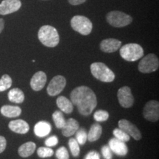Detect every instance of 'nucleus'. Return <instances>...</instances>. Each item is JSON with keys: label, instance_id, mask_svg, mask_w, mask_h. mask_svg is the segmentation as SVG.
<instances>
[{"label": "nucleus", "instance_id": "nucleus-1", "mask_svg": "<svg viewBox=\"0 0 159 159\" xmlns=\"http://www.w3.org/2000/svg\"><path fill=\"white\" fill-rule=\"evenodd\" d=\"M71 102L77 108L83 116H89L97 107V99L95 93L85 85L74 89L70 94Z\"/></svg>", "mask_w": 159, "mask_h": 159}, {"label": "nucleus", "instance_id": "nucleus-2", "mask_svg": "<svg viewBox=\"0 0 159 159\" xmlns=\"http://www.w3.org/2000/svg\"><path fill=\"white\" fill-rule=\"evenodd\" d=\"M38 38L43 45L51 48L57 46L60 41L57 30L50 25L42 26L38 33Z\"/></svg>", "mask_w": 159, "mask_h": 159}, {"label": "nucleus", "instance_id": "nucleus-3", "mask_svg": "<svg viewBox=\"0 0 159 159\" xmlns=\"http://www.w3.org/2000/svg\"><path fill=\"white\" fill-rule=\"evenodd\" d=\"M91 72L95 78L104 83L113 82L115 79L114 71L109 69L105 63L101 62L93 63L90 66Z\"/></svg>", "mask_w": 159, "mask_h": 159}, {"label": "nucleus", "instance_id": "nucleus-4", "mask_svg": "<svg viewBox=\"0 0 159 159\" xmlns=\"http://www.w3.org/2000/svg\"><path fill=\"white\" fill-rule=\"evenodd\" d=\"M119 54L123 59L130 62L138 61L144 56V49L138 43H130L120 47Z\"/></svg>", "mask_w": 159, "mask_h": 159}, {"label": "nucleus", "instance_id": "nucleus-5", "mask_svg": "<svg viewBox=\"0 0 159 159\" xmlns=\"http://www.w3.org/2000/svg\"><path fill=\"white\" fill-rule=\"evenodd\" d=\"M107 21L114 27H123L128 26L133 21V18L130 15L121 11H111L106 16Z\"/></svg>", "mask_w": 159, "mask_h": 159}, {"label": "nucleus", "instance_id": "nucleus-6", "mask_svg": "<svg viewBox=\"0 0 159 159\" xmlns=\"http://www.w3.org/2000/svg\"><path fill=\"white\" fill-rule=\"evenodd\" d=\"M71 28L83 35H88L91 33L93 25L88 18L83 16H75L71 19Z\"/></svg>", "mask_w": 159, "mask_h": 159}, {"label": "nucleus", "instance_id": "nucleus-7", "mask_svg": "<svg viewBox=\"0 0 159 159\" xmlns=\"http://www.w3.org/2000/svg\"><path fill=\"white\" fill-rule=\"evenodd\" d=\"M159 67V61L158 57L153 53L147 55L141 60L138 65V69L140 72L149 74L158 70Z\"/></svg>", "mask_w": 159, "mask_h": 159}, {"label": "nucleus", "instance_id": "nucleus-8", "mask_svg": "<svg viewBox=\"0 0 159 159\" xmlns=\"http://www.w3.org/2000/svg\"><path fill=\"white\" fill-rule=\"evenodd\" d=\"M66 85V80L63 76L57 75L49 82L47 88V94L51 97H55L61 94Z\"/></svg>", "mask_w": 159, "mask_h": 159}, {"label": "nucleus", "instance_id": "nucleus-9", "mask_svg": "<svg viewBox=\"0 0 159 159\" xmlns=\"http://www.w3.org/2000/svg\"><path fill=\"white\" fill-rule=\"evenodd\" d=\"M143 116L147 120L152 122H158L159 119V102L157 100H150L145 105Z\"/></svg>", "mask_w": 159, "mask_h": 159}, {"label": "nucleus", "instance_id": "nucleus-10", "mask_svg": "<svg viewBox=\"0 0 159 159\" xmlns=\"http://www.w3.org/2000/svg\"><path fill=\"white\" fill-rule=\"evenodd\" d=\"M117 97L119 104L125 108H130L134 103V97L128 86H123L119 89L117 92Z\"/></svg>", "mask_w": 159, "mask_h": 159}, {"label": "nucleus", "instance_id": "nucleus-11", "mask_svg": "<svg viewBox=\"0 0 159 159\" xmlns=\"http://www.w3.org/2000/svg\"><path fill=\"white\" fill-rule=\"evenodd\" d=\"M118 125L119 128L124 130L126 134H128L130 137H133L135 140L139 141L142 139V136L140 130H139V128H137L136 125L130 122V121L125 119H121V120L119 121Z\"/></svg>", "mask_w": 159, "mask_h": 159}, {"label": "nucleus", "instance_id": "nucleus-12", "mask_svg": "<svg viewBox=\"0 0 159 159\" xmlns=\"http://www.w3.org/2000/svg\"><path fill=\"white\" fill-rule=\"evenodd\" d=\"M20 0H3L0 3V15H7L16 12L21 8Z\"/></svg>", "mask_w": 159, "mask_h": 159}, {"label": "nucleus", "instance_id": "nucleus-13", "mask_svg": "<svg viewBox=\"0 0 159 159\" xmlns=\"http://www.w3.org/2000/svg\"><path fill=\"white\" fill-rule=\"evenodd\" d=\"M108 147L112 152L119 156H125L128 154V148L125 142L114 138L111 139L108 142Z\"/></svg>", "mask_w": 159, "mask_h": 159}, {"label": "nucleus", "instance_id": "nucleus-14", "mask_svg": "<svg viewBox=\"0 0 159 159\" xmlns=\"http://www.w3.org/2000/svg\"><path fill=\"white\" fill-rule=\"evenodd\" d=\"M47 75L42 71H37L30 80V86L33 90L39 91L42 90L47 83Z\"/></svg>", "mask_w": 159, "mask_h": 159}, {"label": "nucleus", "instance_id": "nucleus-15", "mask_svg": "<svg viewBox=\"0 0 159 159\" xmlns=\"http://www.w3.org/2000/svg\"><path fill=\"white\" fill-rule=\"evenodd\" d=\"M122 42L115 39H107L100 43V49L103 52L112 53L118 50L121 47Z\"/></svg>", "mask_w": 159, "mask_h": 159}, {"label": "nucleus", "instance_id": "nucleus-16", "mask_svg": "<svg viewBox=\"0 0 159 159\" xmlns=\"http://www.w3.org/2000/svg\"><path fill=\"white\" fill-rule=\"evenodd\" d=\"M8 127L13 132L19 134H27L30 130L28 123L23 119H16V120L11 121L9 122Z\"/></svg>", "mask_w": 159, "mask_h": 159}, {"label": "nucleus", "instance_id": "nucleus-17", "mask_svg": "<svg viewBox=\"0 0 159 159\" xmlns=\"http://www.w3.org/2000/svg\"><path fill=\"white\" fill-rule=\"evenodd\" d=\"M80 128V125L76 119L69 118L66 122V124L62 128V134L66 137L73 136Z\"/></svg>", "mask_w": 159, "mask_h": 159}, {"label": "nucleus", "instance_id": "nucleus-18", "mask_svg": "<svg viewBox=\"0 0 159 159\" xmlns=\"http://www.w3.org/2000/svg\"><path fill=\"white\" fill-rule=\"evenodd\" d=\"M51 130V125L46 121H40L35 124L34 127V133L35 136L40 137V138L48 136L50 134Z\"/></svg>", "mask_w": 159, "mask_h": 159}, {"label": "nucleus", "instance_id": "nucleus-19", "mask_svg": "<svg viewBox=\"0 0 159 159\" xmlns=\"http://www.w3.org/2000/svg\"><path fill=\"white\" fill-rule=\"evenodd\" d=\"M0 112L4 116L8 118H15L19 116L21 114V109L19 106L5 105H3L0 109Z\"/></svg>", "mask_w": 159, "mask_h": 159}, {"label": "nucleus", "instance_id": "nucleus-20", "mask_svg": "<svg viewBox=\"0 0 159 159\" xmlns=\"http://www.w3.org/2000/svg\"><path fill=\"white\" fill-rule=\"evenodd\" d=\"M35 149H36V144L33 142H28L19 147L18 152L22 158H27L34 153Z\"/></svg>", "mask_w": 159, "mask_h": 159}, {"label": "nucleus", "instance_id": "nucleus-21", "mask_svg": "<svg viewBox=\"0 0 159 159\" xmlns=\"http://www.w3.org/2000/svg\"><path fill=\"white\" fill-rule=\"evenodd\" d=\"M56 104L57 107L60 108V110L62 111V112H64L65 114H69L73 111L72 102L66 97L61 96L57 97Z\"/></svg>", "mask_w": 159, "mask_h": 159}, {"label": "nucleus", "instance_id": "nucleus-22", "mask_svg": "<svg viewBox=\"0 0 159 159\" xmlns=\"http://www.w3.org/2000/svg\"><path fill=\"white\" fill-rule=\"evenodd\" d=\"M102 133V128L99 124L95 123L91 125L89 134H87V139L90 142H94L100 138Z\"/></svg>", "mask_w": 159, "mask_h": 159}, {"label": "nucleus", "instance_id": "nucleus-23", "mask_svg": "<svg viewBox=\"0 0 159 159\" xmlns=\"http://www.w3.org/2000/svg\"><path fill=\"white\" fill-rule=\"evenodd\" d=\"M8 99L11 102L22 103L25 100V94L20 89L14 88L9 91Z\"/></svg>", "mask_w": 159, "mask_h": 159}, {"label": "nucleus", "instance_id": "nucleus-24", "mask_svg": "<svg viewBox=\"0 0 159 159\" xmlns=\"http://www.w3.org/2000/svg\"><path fill=\"white\" fill-rule=\"evenodd\" d=\"M52 119L53 121H54V123L55 126H56V128L58 129L62 128L65 125L66 122L64 116H63L62 112L60 111H56L53 113Z\"/></svg>", "mask_w": 159, "mask_h": 159}, {"label": "nucleus", "instance_id": "nucleus-25", "mask_svg": "<svg viewBox=\"0 0 159 159\" xmlns=\"http://www.w3.org/2000/svg\"><path fill=\"white\" fill-rule=\"evenodd\" d=\"M11 77L8 75H4L0 79V92L5 91L7 89H9L12 85Z\"/></svg>", "mask_w": 159, "mask_h": 159}, {"label": "nucleus", "instance_id": "nucleus-26", "mask_svg": "<svg viewBox=\"0 0 159 159\" xmlns=\"http://www.w3.org/2000/svg\"><path fill=\"white\" fill-rule=\"evenodd\" d=\"M113 134H114L115 138L122 141V142H128V141H130V136L120 128H115L114 130H113Z\"/></svg>", "mask_w": 159, "mask_h": 159}, {"label": "nucleus", "instance_id": "nucleus-27", "mask_svg": "<svg viewBox=\"0 0 159 159\" xmlns=\"http://www.w3.org/2000/svg\"><path fill=\"white\" fill-rule=\"evenodd\" d=\"M69 149H70L71 154L74 157H77L79 156L80 152V146L78 142L75 139L71 138L69 140Z\"/></svg>", "mask_w": 159, "mask_h": 159}, {"label": "nucleus", "instance_id": "nucleus-28", "mask_svg": "<svg viewBox=\"0 0 159 159\" xmlns=\"http://www.w3.org/2000/svg\"><path fill=\"white\" fill-rule=\"evenodd\" d=\"M37 154L40 158H48L54 155V151L49 147H41L37 150Z\"/></svg>", "mask_w": 159, "mask_h": 159}, {"label": "nucleus", "instance_id": "nucleus-29", "mask_svg": "<svg viewBox=\"0 0 159 159\" xmlns=\"http://www.w3.org/2000/svg\"><path fill=\"white\" fill-rule=\"evenodd\" d=\"M76 134V140L79 144L83 145L87 141V133L84 128H79L77 130Z\"/></svg>", "mask_w": 159, "mask_h": 159}, {"label": "nucleus", "instance_id": "nucleus-30", "mask_svg": "<svg viewBox=\"0 0 159 159\" xmlns=\"http://www.w3.org/2000/svg\"><path fill=\"white\" fill-rule=\"evenodd\" d=\"M109 118V114L108 111L104 110H99L96 111L94 114V119L97 122H105Z\"/></svg>", "mask_w": 159, "mask_h": 159}, {"label": "nucleus", "instance_id": "nucleus-31", "mask_svg": "<svg viewBox=\"0 0 159 159\" xmlns=\"http://www.w3.org/2000/svg\"><path fill=\"white\" fill-rule=\"evenodd\" d=\"M55 156L57 159H69V155L67 149L65 147H61L55 152Z\"/></svg>", "mask_w": 159, "mask_h": 159}, {"label": "nucleus", "instance_id": "nucleus-32", "mask_svg": "<svg viewBox=\"0 0 159 159\" xmlns=\"http://www.w3.org/2000/svg\"><path fill=\"white\" fill-rule=\"evenodd\" d=\"M102 151V154L103 158L105 159H112L113 155H112V151L108 147V145H104L101 149Z\"/></svg>", "mask_w": 159, "mask_h": 159}, {"label": "nucleus", "instance_id": "nucleus-33", "mask_svg": "<svg viewBox=\"0 0 159 159\" xmlns=\"http://www.w3.org/2000/svg\"><path fill=\"white\" fill-rule=\"evenodd\" d=\"M57 143H58V139H57V137L56 136L49 137V138L46 139L45 141L46 146L49 147V148L55 146V145L57 144Z\"/></svg>", "mask_w": 159, "mask_h": 159}, {"label": "nucleus", "instance_id": "nucleus-34", "mask_svg": "<svg viewBox=\"0 0 159 159\" xmlns=\"http://www.w3.org/2000/svg\"><path fill=\"white\" fill-rule=\"evenodd\" d=\"M84 159H100L99 155L96 151H91L86 155Z\"/></svg>", "mask_w": 159, "mask_h": 159}, {"label": "nucleus", "instance_id": "nucleus-35", "mask_svg": "<svg viewBox=\"0 0 159 159\" xmlns=\"http://www.w3.org/2000/svg\"><path fill=\"white\" fill-rule=\"evenodd\" d=\"M7 145V141L5 138L2 136H0V153L4 152Z\"/></svg>", "mask_w": 159, "mask_h": 159}, {"label": "nucleus", "instance_id": "nucleus-36", "mask_svg": "<svg viewBox=\"0 0 159 159\" xmlns=\"http://www.w3.org/2000/svg\"><path fill=\"white\" fill-rule=\"evenodd\" d=\"M69 2L71 4V5H79L81 4L84 3L86 0H68Z\"/></svg>", "mask_w": 159, "mask_h": 159}, {"label": "nucleus", "instance_id": "nucleus-37", "mask_svg": "<svg viewBox=\"0 0 159 159\" xmlns=\"http://www.w3.org/2000/svg\"><path fill=\"white\" fill-rule=\"evenodd\" d=\"M5 27V21H4L3 19H0V33H2Z\"/></svg>", "mask_w": 159, "mask_h": 159}]
</instances>
